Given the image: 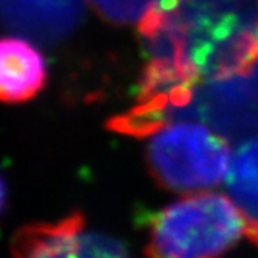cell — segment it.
<instances>
[{"label": "cell", "mask_w": 258, "mask_h": 258, "mask_svg": "<svg viewBox=\"0 0 258 258\" xmlns=\"http://www.w3.org/2000/svg\"><path fill=\"white\" fill-rule=\"evenodd\" d=\"M150 59L196 84L258 64V0H160L139 21Z\"/></svg>", "instance_id": "cell-1"}, {"label": "cell", "mask_w": 258, "mask_h": 258, "mask_svg": "<svg viewBox=\"0 0 258 258\" xmlns=\"http://www.w3.org/2000/svg\"><path fill=\"white\" fill-rule=\"evenodd\" d=\"M151 256L195 258L227 252L244 236L258 246V224L232 198L196 193L182 198L148 221Z\"/></svg>", "instance_id": "cell-2"}, {"label": "cell", "mask_w": 258, "mask_h": 258, "mask_svg": "<svg viewBox=\"0 0 258 258\" xmlns=\"http://www.w3.org/2000/svg\"><path fill=\"white\" fill-rule=\"evenodd\" d=\"M150 170L171 191H202L216 187L230 170L229 142L201 123H168L150 134Z\"/></svg>", "instance_id": "cell-3"}, {"label": "cell", "mask_w": 258, "mask_h": 258, "mask_svg": "<svg viewBox=\"0 0 258 258\" xmlns=\"http://www.w3.org/2000/svg\"><path fill=\"white\" fill-rule=\"evenodd\" d=\"M84 216L73 212L56 223L27 224L11 239L14 256H124L127 249L115 238L87 232Z\"/></svg>", "instance_id": "cell-4"}, {"label": "cell", "mask_w": 258, "mask_h": 258, "mask_svg": "<svg viewBox=\"0 0 258 258\" xmlns=\"http://www.w3.org/2000/svg\"><path fill=\"white\" fill-rule=\"evenodd\" d=\"M81 17L83 0H0V25L38 42L64 39Z\"/></svg>", "instance_id": "cell-5"}, {"label": "cell", "mask_w": 258, "mask_h": 258, "mask_svg": "<svg viewBox=\"0 0 258 258\" xmlns=\"http://www.w3.org/2000/svg\"><path fill=\"white\" fill-rule=\"evenodd\" d=\"M45 83L47 64L38 47L21 36L0 38V103H27Z\"/></svg>", "instance_id": "cell-6"}, {"label": "cell", "mask_w": 258, "mask_h": 258, "mask_svg": "<svg viewBox=\"0 0 258 258\" xmlns=\"http://www.w3.org/2000/svg\"><path fill=\"white\" fill-rule=\"evenodd\" d=\"M227 188L232 199L258 224V136L239 146L233 154Z\"/></svg>", "instance_id": "cell-7"}, {"label": "cell", "mask_w": 258, "mask_h": 258, "mask_svg": "<svg viewBox=\"0 0 258 258\" xmlns=\"http://www.w3.org/2000/svg\"><path fill=\"white\" fill-rule=\"evenodd\" d=\"M160 0H89L104 21L117 25L139 22Z\"/></svg>", "instance_id": "cell-8"}, {"label": "cell", "mask_w": 258, "mask_h": 258, "mask_svg": "<svg viewBox=\"0 0 258 258\" xmlns=\"http://www.w3.org/2000/svg\"><path fill=\"white\" fill-rule=\"evenodd\" d=\"M5 201H7V191H5V183L0 177V215L4 212V207H5Z\"/></svg>", "instance_id": "cell-9"}]
</instances>
